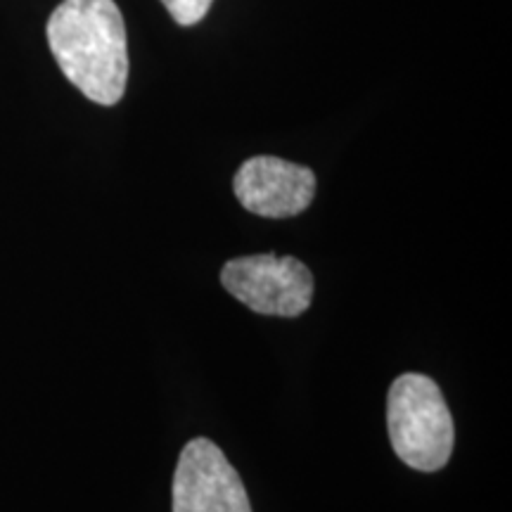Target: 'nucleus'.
<instances>
[{"instance_id":"f257e3e1","label":"nucleus","mask_w":512,"mask_h":512,"mask_svg":"<svg viewBox=\"0 0 512 512\" xmlns=\"http://www.w3.org/2000/svg\"><path fill=\"white\" fill-rule=\"evenodd\" d=\"M46 34L62 74L88 100L112 107L124 98L126 24L114 0H62L48 19Z\"/></svg>"},{"instance_id":"f03ea898","label":"nucleus","mask_w":512,"mask_h":512,"mask_svg":"<svg viewBox=\"0 0 512 512\" xmlns=\"http://www.w3.org/2000/svg\"><path fill=\"white\" fill-rule=\"evenodd\" d=\"M387 430L401 463L418 472L441 470L456 444V427L439 384L420 373L396 377L389 387Z\"/></svg>"},{"instance_id":"7ed1b4c3","label":"nucleus","mask_w":512,"mask_h":512,"mask_svg":"<svg viewBox=\"0 0 512 512\" xmlns=\"http://www.w3.org/2000/svg\"><path fill=\"white\" fill-rule=\"evenodd\" d=\"M221 283L238 302L261 316L297 318L313 302V273L294 256L252 254L230 259Z\"/></svg>"},{"instance_id":"20e7f679","label":"nucleus","mask_w":512,"mask_h":512,"mask_svg":"<svg viewBox=\"0 0 512 512\" xmlns=\"http://www.w3.org/2000/svg\"><path fill=\"white\" fill-rule=\"evenodd\" d=\"M174 512H252L247 489L226 453L197 437L185 444L174 472Z\"/></svg>"},{"instance_id":"39448f33","label":"nucleus","mask_w":512,"mask_h":512,"mask_svg":"<svg viewBox=\"0 0 512 512\" xmlns=\"http://www.w3.org/2000/svg\"><path fill=\"white\" fill-rule=\"evenodd\" d=\"M242 207L264 219H290L302 214L316 197V174L309 166L259 155L247 159L233 178Z\"/></svg>"},{"instance_id":"423d86ee","label":"nucleus","mask_w":512,"mask_h":512,"mask_svg":"<svg viewBox=\"0 0 512 512\" xmlns=\"http://www.w3.org/2000/svg\"><path fill=\"white\" fill-rule=\"evenodd\" d=\"M164 8L169 10V15L176 19V24L181 27H192V24L202 22L207 17L214 0H162Z\"/></svg>"}]
</instances>
